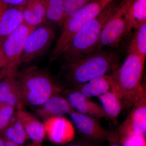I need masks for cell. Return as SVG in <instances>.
Segmentation results:
<instances>
[{
	"mask_svg": "<svg viewBox=\"0 0 146 146\" xmlns=\"http://www.w3.org/2000/svg\"><path fill=\"white\" fill-rule=\"evenodd\" d=\"M145 60L136 52L128 50L122 65L110 74L111 91L115 92L119 98L123 110L130 111L146 93L145 87L141 83Z\"/></svg>",
	"mask_w": 146,
	"mask_h": 146,
	"instance_id": "cell-1",
	"label": "cell"
},
{
	"mask_svg": "<svg viewBox=\"0 0 146 146\" xmlns=\"http://www.w3.org/2000/svg\"><path fill=\"white\" fill-rule=\"evenodd\" d=\"M121 56L117 50L103 49L64 63L65 79L71 84V88L93 79L110 74L119 67Z\"/></svg>",
	"mask_w": 146,
	"mask_h": 146,
	"instance_id": "cell-2",
	"label": "cell"
},
{
	"mask_svg": "<svg viewBox=\"0 0 146 146\" xmlns=\"http://www.w3.org/2000/svg\"><path fill=\"white\" fill-rule=\"evenodd\" d=\"M24 104L38 106L51 97L62 94L66 90L48 73L35 67L17 72Z\"/></svg>",
	"mask_w": 146,
	"mask_h": 146,
	"instance_id": "cell-3",
	"label": "cell"
},
{
	"mask_svg": "<svg viewBox=\"0 0 146 146\" xmlns=\"http://www.w3.org/2000/svg\"><path fill=\"white\" fill-rule=\"evenodd\" d=\"M119 4L116 1L112 2L76 33L61 55L64 63L78 59L94 51L105 25L115 13Z\"/></svg>",
	"mask_w": 146,
	"mask_h": 146,
	"instance_id": "cell-4",
	"label": "cell"
},
{
	"mask_svg": "<svg viewBox=\"0 0 146 146\" xmlns=\"http://www.w3.org/2000/svg\"><path fill=\"white\" fill-rule=\"evenodd\" d=\"M115 0H95L85 6L65 21L54 50L63 53L73 37L86 24L97 17L107 6Z\"/></svg>",
	"mask_w": 146,
	"mask_h": 146,
	"instance_id": "cell-5",
	"label": "cell"
},
{
	"mask_svg": "<svg viewBox=\"0 0 146 146\" xmlns=\"http://www.w3.org/2000/svg\"><path fill=\"white\" fill-rule=\"evenodd\" d=\"M55 23L47 21L29 34L21 56V64H28L44 54L56 34Z\"/></svg>",
	"mask_w": 146,
	"mask_h": 146,
	"instance_id": "cell-6",
	"label": "cell"
},
{
	"mask_svg": "<svg viewBox=\"0 0 146 146\" xmlns=\"http://www.w3.org/2000/svg\"><path fill=\"white\" fill-rule=\"evenodd\" d=\"M35 28L22 24L5 40L2 48L6 64L3 68L6 75L17 74L27 38Z\"/></svg>",
	"mask_w": 146,
	"mask_h": 146,
	"instance_id": "cell-7",
	"label": "cell"
},
{
	"mask_svg": "<svg viewBox=\"0 0 146 146\" xmlns=\"http://www.w3.org/2000/svg\"><path fill=\"white\" fill-rule=\"evenodd\" d=\"M125 8L123 0L105 25L94 51L103 49L106 47L114 49L119 44L123 37L125 36L126 30Z\"/></svg>",
	"mask_w": 146,
	"mask_h": 146,
	"instance_id": "cell-8",
	"label": "cell"
},
{
	"mask_svg": "<svg viewBox=\"0 0 146 146\" xmlns=\"http://www.w3.org/2000/svg\"><path fill=\"white\" fill-rule=\"evenodd\" d=\"M146 131V93L133 106L125 121L114 130L118 137L145 136Z\"/></svg>",
	"mask_w": 146,
	"mask_h": 146,
	"instance_id": "cell-9",
	"label": "cell"
},
{
	"mask_svg": "<svg viewBox=\"0 0 146 146\" xmlns=\"http://www.w3.org/2000/svg\"><path fill=\"white\" fill-rule=\"evenodd\" d=\"M74 127L84 140L94 144L107 141L110 131L103 127L98 119L73 110L69 114Z\"/></svg>",
	"mask_w": 146,
	"mask_h": 146,
	"instance_id": "cell-10",
	"label": "cell"
},
{
	"mask_svg": "<svg viewBox=\"0 0 146 146\" xmlns=\"http://www.w3.org/2000/svg\"><path fill=\"white\" fill-rule=\"evenodd\" d=\"M46 136L52 143L64 145L70 143L75 136L72 123L64 116H58L44 120Z\"/></svg>",
	"mask_w": 146,
	"mask_h": 146,
	"instance_id": "cell-11",
	"label": "cell"
},
{
	"mask_svg": "<svg viewBox=\"0 0 146 146\" xmlns=\"http://www.w3.org/2000/svg\"><path fill=\"white\" fill-rule=\"evenodd\" d=\"M73 109L79 113L96 119H108L101 106L78 91L66 89L63 93Z\"/></svg>",
	"mask_w": 146,
	"mask_h": 146,
	"instance_id": "cell-12",
	"label": "cell"
},
{
	"mask_svg": "<svg viewBox=\"0 0 146 146\" xmlns=\"http://www.w3.org/2000/svg\"><path fill=\"white\" fill-rule=\"evenodd\" d=\"M16 74L5 75L0 80V103L21 109L24 103Z\"/></svg>",
	"mask_w": 146,
	"mask_h": 146,
	"instance_id": "cell-13",
	"label": "cell"
},
{
	"mask_svg": "<svg viewBox=\"0 0 146 146\" xmlns=\"http://www.w3.org/2000/svg\"><path fill=\"white\" fill-rule=\"evenodd\" d=\"M57 94L51 97L38 106L36 114L44 120L49 118L69 115L74 110L64 96Z\"/></svg>",
	"mask_w": 146,
	"mask_h": 146,
	"instance_id": "cell-14",
	"label": "cell"
},
{
	"mask_svg": "<svg viewBox=\"0 0 146 146\" xmlns=\"http://www.w3.org/2000/svg\"><path fill=\"white\" fill-rule=\"evenodd\" d=\"M126 23L125 36L146 23V0H123Z\"/></svg>",
	"mask_w": 146,
	"mask_h": 146,
	"instance_id": "cell-15",
	"label": "cell"
},
{
	"mask_svg": "<svg viewBox=\"0 0 146 146\" xmlns=\"http://www.w3.org/2000/svg\"><path fill=\"white\" fill-rule=\"evenodd\" d=\"M16 116L23 126L29 139L42 143L46 137L44 123L33 115L22 109L16 111Z\"/></svg>",
	"mask_w": 146,
	"mask_h": 146,
	"instance_id": "cell-16",
	"label": "cell"
},
{
	"mask_svg": "<svg viewBox=\"0 0 146 146\" xmlns=\"http://www.w3.org/2000/svg\"><path fill=\"white\" fill-rule=\"evenodd\" d=\"M23 24L22 4L9 7L0 20V47L9 35Z\"/></svg>",
	"mask_w": 146,
	"mask_h": 146,
	"instance_id": "cell-17",
	"label": "cell"
},
{
	"mask_svg": "<svg viewBox=\"0 0 146 146\" xmlns=\"http://www.w3.org/2000/svg\"><path fill=\"white\" fill-rule=\"evenodd\" d=\"M23 23L36 28L47 21L43 0H27L22 4Z\"/></svg>",
	"mask_w": 146,
	"mask_h": 146,
	"instance_id": "cell-18",
	"label": "cell"
},
{
	"mask_svg": "<svg viewBox=\"0 0 146 146\" xmlns=\"http://www.w3.org/2000/svg\"><path fill=\"white\" fill-rule=\"evenodd\" d=\"M111 86V76L108 74L93 79L87 82L76 85L68 89L78 91L90 98L98 96L110 91Z\"/></svg>",
	"mask_w": 146,
	"mask_h": 146,
	"instance_id": "cell-19",
	"label": "cell"
},
{
	"mask_svg": "<svg viewBox=\"0 0 146 146\" xmlns=\"http://www.w3.org/2000/svg\"><path fill=\"white\" fill-rule=\"evenodd\" d=\"M97 97L101 103L102 107L108 119L116 122L123 110L121 103L117 95L110 90Z\"/></svg>",
	"mask_w": 146,
	"mask_h": 146,
	"instance_id": "cell-20",
	"label": "cell"
},
{
	"mask_svg": "<svg viewBox=\"0 0 146 146\" xmlns=\"http://www.w3.org/2000/svg\"><path fill=\"white\" fill-rule=\"evenodd\" d=\"M47 21H52L62 28L65 23L64 0H43Z\"/></svg>",
	"mask_w": 146,
	"mask_h": 146,
	"instance_id": "cell-21",
	"label": "cell"
},
{
	"mask_svg": "<svg viewBox=\"0 0 146 146\" xmlns=\"http://www.w3.org/2000/svg\"><path fill=\"white\" fill-rule=\"evenodd\" d=\"M128 50L136 52L143 58L146 56V23L136 29Z\"/></svg>",
	"mask_w": 146,
	"mask_h": 146,
	"instance_id": "cell-22",
	"label": "cell"
},
{
	"mask_svg": "<svg viewBox=\"0 0 146 146\" xmlns=\"http://www.w3.org/2000/svg\"><path fill=\"white\" fill-rule=\"evenodd\" d=\"M94 1L95 0H64L65 23L68 18Z\"/></svg>",
	"mask_w": 146,
	"mask_h": 146,
	"instance_id": "cell-23",
	"label": "cell"
},
{
	"mask_svg": "<svg viewBox=\"0 0 146 146\" xmlns=\"http://www.w3.org/2000/svg\"><path fill=\"white\" fill-rule=\"evenodd\" d=\"M15 108L5 104L0 103V131L3 130L10 123L15 113Z\"/></svg>",
	"mask_w": 146,
	"mask_h": 146,
	"instance_id": "cell-24",
	"label": "cell"
},
{
	"mask_svg": "<svg viewBox=\"0 0 146 146\" xmlns=\"http://www.w3.org/2000/svg\"><path fill=\"white\" fill-rule=\"evenodd\" d=\"M118 137L122 146H146L145 136L143 135Z\"/></svg>",
	"mask_w": 146,
	"mask_h": 146,
	"instance_id": "cell-25",
	"label": "cell"
},
{
	"mask_svg": "<svg viewBox=\"0 0 146 146\" xmlns=\"http://www.w3.org/2000/svg\"><path fill=\"white\" fill-rule=\"evenodd\" d=\"M107 141L108 142V146H122L114 131H110V135Z\"/></svg>",
	"mask_w": 146,
	"mask_h": 146,
	"instance_id": "cell-26",
	"label": "cell"
},
{
	"mask_svg": "<svg viewBox=\"0 0 146 146\" xmlns=\"http://www.w3.org/2000/svg\"><path fill=\"white\" fill-rule=\"evenodd\" d=\"M66 146H97L96 144L93 143L89 141H86L82 138V140H79L68 144Z\"/></svg>",
	"mask_w": 146,
	"mask_h": 146,
	"instance_id": "cell-27",
	"label": "cell"
},
{
	"mask_svg": "<svg viewBox=\"0 0 146 146\" xmlns=\"http://www.w3.org/2000/svg\"><path fill=\"white\" fill-rule=\"evenodd\" d=\"M7 4L13 6H18L23 4L27 0H1Z\"/></svg>",
	"mask_w": 146,
	"mask_h": 146,
	"instance_id": "cell-28",
	"label": "cell"
},
{
	"mask_svg": "<svg viewBox=\"0 0 146 146\" xmlns=\"http://www.w3.org/2000/svg\"><path fill=\"white\" fill-rule=\"evenodd\" d=\"M8 8V5L0 0V20L5 12Z\"/></svg>",
	"mask_w": 146,
	"mask_h": 146,
	"instance_id": "cell-29",
	"label": "cell"
},
{
	"mask_svg": "<svg viewBox=\"0 0 146 146\" xmlns=\"http://www.w3.org/2000/svg\"><path fill=\"white\" fill-rule=\"evenodd\" d=\"M6 64V63L3 48L0 47V68L2 69L5 67Z\"/></svg>",
	"mask_w": 146,
	"mask_h": 146,
	"instance_id": "cell-30",
	"label": "cell"
},
{
	"mask_svg": "<svg viewBox=\"0 0 146 146\" xmlns=\"http://www.w3.org/2000/svg\"><path fill=\"white\" fill-rule=\"evenodd\" d=\"M5 146H25L23 145L16 143H13L7 140H5Z\"/></svg>",
	"mask_w": 146,
	"mask_h": 146,
	"instance_id": "cell-31",
	"label": "cell"
},
{
	"mask_svg": "<svg viewBox=\"0 0 146 146\" xmlns=\"http://www.w3.org/2000/svg\"><path fill=\"white\" fill-rule=\"evenodd\" d=\"M6 75L5 72L3 68L0 71V80L3 78Z\"/></svg>",
	"mask_w": 146,
	"mask_h": 146,
	"instance_id": "cell-32",
	"label": "cell"
},
{
	"mask_svg": "<svg viewBox=\"0 0 146 146\" xmlns=\"http://www.w3.org/2000/svg\"><path fill=\"white\" fill-rule=\"evenodd\" d=\"M26 146H42V145L41 143L33 142L32 143L28 144Z\"/></svg>",
	"mask_w": 146,
	"mask_h": 146,
	"instance_id": "cell-33",
	"label": "cell"
},
{
	"mask_svg": "<svg viewBox=\"0 0 146 146\" xmlns=\"http://www.w3.org/2000/svg\"><path fill=\"white\" fill-rule=\"evenodd\" d=\"M0 146H5V140L3 137L0 136Z\"/></svg>",
	"mask_w": 146,
	"mask_h": 146,
	"instance_id": "cell-34",
	"label": "cell"
}]
</instances>
